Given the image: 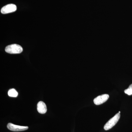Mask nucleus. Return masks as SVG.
<instances>
[{
  "mask_svg": "<svg viewBox=\"0 0 132 132\" xmlns=\"http://www.w3.org/2000/svg\"><path fill=\"white\" fill-rule=\"evenodd\" d=\"M5 51L11 54H17L22 53L23 51V48L20 45L13 44L7 46L5 48Z\"/></svg>",
  "mask_w": 132,
  "mask_h": 132,
  "instance_id": "1",
  "label": "nucleus"
},
{
  "mask_svg": "<svg viewBox=\"0 0 132 132\" xmlns=\"http://www.w3.org/2000/svg\"><path fill=\"white\" fill-rule=\"evenodd\" d=\"M120 113H119L116 114L114 117L109 120L104 126V129L105 130H108L114 126L116 123H118L120 118Z\"/></svg>",
  "mask_w": 132,
  "mask_h": 132,
  "instance_id": "2",
  "label": "nucleus"
},
{
  "mask_svg": "<svg viewBox=\"0 0 132 132\" xmlns=\"http://www.w3.org/2000/svg\"><path fill=\"white\" fill-rule=\"evenodd\" d=\"M16 5L13 4H9L3 7L1 10V12L3 14L13 13L16 10Z\"/></svg>",
  "mask_w": 132,
  "mask_h": 132,
  "instance_id": "3",
  "label": "nucleus"
},
{
  "mask_svg": "<svg viewBox=\"0 0 132 132\" xmlns=\"http://www.w3.org/2000/svg\"><path fill=\"white\" fill-rule=\"evenodd\" d=\"M7 127L9 130L13 131H25L28 129V127L27 126H18L14 125L11 123L8 124Z\"/></svg>",
  "mask_w": 132,
  "mask_h": 132,
  "instance_id": "4",
  "label": "nucleus"
},
{
  "mask_svg": "<svg viewBox=\"0 0 132 132\" xmlns=\"http://www.w3.org/2000/svg\"><path fill=\"white\" fill-rule=\"evenodd\" d=\"M109 98V95L104 94L99 95L94 100V102L96 105H100L106 102Z\"/></svg>",
  "mask_w": 132,
  "mask_h": 132,
  "instance_id": "5",
  "label": "nucleus"
},
{
  "mask_svg": "<svg viewBox=\"0 0 132 132\" xmlns=\"http://www.w3.org/2000/svg\"><path fill=\"white\" fill-rule=\"evenodd\" d=\"M37 110L39 113L43 114L46 113L47 111L46 104L43 102H39L37 105Z\"/></svg>",
  "mask_w": 132,
  "mask_h": 132,
  "instance_id": "6",
  "label": "nucleus"
},
{
  "mask_svg": "<svg viewBox=\"0 0 132 132\" xmlns=\"http://www.w3.org/2000/svg\"><path fill=\"white\" fill-rule=\"evenodd\" d=\"M9 96L10 97H16L18 96V93L15 90L14 88L10 89L8 92Z\"/></svg>",
  "mask_w": 132,
  "mask_h": 132,
  "instance_id": "7",
  "label": "nucleus"
},
{
  "mask_svg": "<svg viewBox=\"0 0 132 132\" xmlns=\"http://www.w3.org/2000/svg\"><path fill=\"white\" fill-rule=\"evenodd\" d=\"M125 93L129 95H132V84L129 86L127 89L125 90Z\"/></svg>",
  "mask_w": 132,
  "mask_h": 132,
  "instance_id": "8",
  "label": "nucleus"
},
{
  "mask_svg": "<svg viewBox=\"0 0 132 132\" xmlns=\"http://www.w3.org/2000/svg\"><path fill=\"white\" fill-rule=\"evenodd\" d=\"M119 113H120V111H119Z\"/></svg>",
  "mask_w": 132,
  "mask_h": 132,
  "instance_id": "9",
  "label": "nucleus"
}]
</instances>
